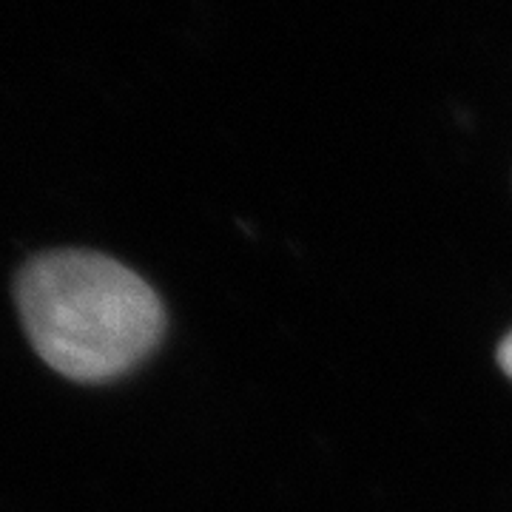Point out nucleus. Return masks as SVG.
I'll list each match as a JSON object with an SVG mask.
<instances>
[{"label":"nucleus","mask_w":512,"mask_h":512,"mask_svg":"<svg viewBox=\"0 0 512 512\" xmlns=\"http://www.w3.org/2000/svg\"><path fill=\"white\" fill-rule=\"evenodd\" d=\"M18 311L40 359L72 382H111L157 348L160 296L123 262L94 251H49L20 271Z\"/></svg>","instance_id":"1"},{"label":"nucleus","mask_w":512,"mask_h":512,"mask_svg":"<svg viewBox=\"0 0 512 512\" xmlns=\"http://www.w3.org/2000/svg\"><path fill=\"white\" fill-rule=\"evenodd\" d=\"M498 365L512 379V333L501 342V348H498Z\"/></svg>","instance_id":"2"}]
</instances>
